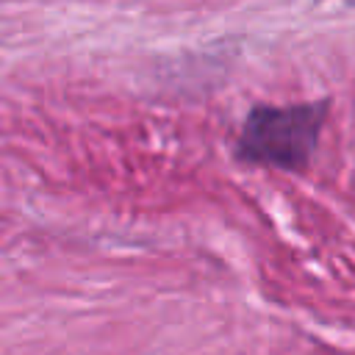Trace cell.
<instances>
[{
	"instance_id": "obj_1",
	"label": "cell",
	"mask_w": 355,
	"mask_h": 355,
	"mask_svg": "<svg viewBox=\"0 0 355 355\" xmlns=\"http://www.w3.org/2000/svg\"><path fill=\"white\" fill-rule=\"evenodd\" d=\"M327 116V103L258 105L241 125L236 155L250 164L302 172L319 144V130Z\"/></svg>"
}]
</instances>
